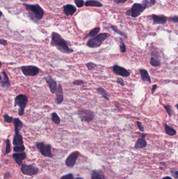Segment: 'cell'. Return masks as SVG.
Masks as SVG:
<instances>
[{"instance_id": "8d00e7d4", "label": "cell", "mask_w": 178, "mask_h": 179, "mask_svg": "<svg viewBox=\"0 0 178 179\" xmlns=\"http://www.w3.org/2000/svg\"><path fill=\"white\" fill-rule=\"evenodd\" d=\"M61 179H74L72 174H67L61 177Z\"/></svg>"}, {"instance_id": "6da1fadb", "label": "cell", "mask_w": 178, "mask_h": 179, "mask_svg": "<svg viewBox=\"0 0 178 179\" xmlns=\"http://www.w3.org/2000/svg\"><path fill=\"white\" fill-rule=\"evenodd\" d=\"M50 46L55 47L61 53L65 54H70L74 52L73 49L69 46L67 41L60 34L54 31L51 34Z\"/></svg>"}, {"instance_id": "f6af8a7d", "label": "cell", "mask_w": 178, "mask_h": 179, "mask_svg": "<svg viewBox=\"0 0 178 179\" xmlns=\"http://www.w3.org/2000/svg\"><path fill=\"white\" fill-rule=\"evenodd\" d=\"M172 173L173 174V176H175L176 179H178V170L175 171H172Z\"/></svg>"}, {"instance_id": "d4e9b609", "label": "cell", "mask_w": 178, "mask_h": 179, "mask_svg": "<svg viewBox=\"0 0 178 179\" xmlns=\"http://www.w3.org/2000/svg\"><path fill=\"white\" fill-rule=\"evenodd\" d=\"M165 132L167 135L169 136H174L177 134V131L174 128H172L171 126L168 125L167 124H165L164 126Z\"/></svg>"}, {"instance_id": "f5cc1de1", "label": "cell", "mask_w": 178, "mask_h": 179, "mask_svg": "<svg viewBox=\"0 0 178 179\" xmlns=\"http://www.w3.org/2000/svg\"><path fill=\"white\" fill-rule=\"evenodd\" d=\"M1 79H2V77H1V74H0V81L1 80Z\"/></svg>"}, {"instance_id": "44dd1931", "label": "cell", "mask_w": 178, "mask_h": 179, "mask_svg": "<svg viewBox=\"0 0 178 179\" xmlns=\"http://www.w3.org/2000/svg\"><path fill=\"white\" fill-rule=\"evenodd\" d=\"M13 144L15 146H20L23 145V138L22 136L20 133L18 134H15L13 139Z\"/></svg>"}, {"instance_id": "30bf717a", "label": "cell", "mask_w": 178, "mask_h": 179, "mask_svg": "<svg viewBox=\"0 0 178 179\" xmlns=\"http://www.w3.org/2000/svg\"><path fill=\"white\" fill-rule=\"evenodd\" d=\"M79 155V153L78 151H75L70 154L65 161V165L67 167H70V168L74 167V166L75 165L77 160L78 159Z\"/></svg>"}, {"instance_id": "d6986e66", "label": "cell", "mask_w": 178, "mask_h": 179, "mask_svg": "<svg viewBox=\"0 0 178 179\" xmlns=\"http://www.w3.org/2000/svg\"><path fill=\"white\" fill-rule=\"evenodd\" d=\"M147 142L145 140V135L144 134H141V138L137 140L135 145V148L136 149H141L144 148L147 146Z\"/></svg>"}, {"instance_id": "ab89813d", "label": "cell", "mask_w": 178, "mask_h": 179, "mask_svg": "<svg viewBox=\"0 0 178 179\" xmlns=\"http://www.w3.org/2000/svg\"><path fill=\"white\" fill-rule=\"evenodd\" d=\"M83 83V81L81 80H76L73 82V84H74L75 85H80Z\"/></svg>"}, {"instance_id": "1f68e13d", "label": "cell", "mask_w": 178, "mask_h": 179, "mask_svg": "<svg viewBox=\"0 0 178 179\" xmlns=\"http://www.w3.org/2000/svg\"><path fill=\"white\" fill-rule=\"evenodd\" d=\"M3 118H4V122H5L6 123H11L13 122V118L12 116H9L7 114H5L4 115Z\"/></svg>"}, {"instance_id": "c3c4849f", "label": "cell", "mask_w": 178, "mask_h": 179, "mask_svg": "<svg viewBox=\"0 0 178 179\" xmlns=\"http://www.w3.org/2000/svg\"><path fill=\"white\" fill-rule=\"evenodd\" d=\"M162 179H172V178H171L170 176H164V178H162Z\"/></svg>"}, {"instance_id": "4dcf8cb0", "label": "cell", "mask_w": 178, "mask_h": 179, "mask_svg": "<svg viewBox=\"0 0 178 179\" xmlns=\"http://www.w3.org/2000/svg\"><path fill=\"white\" fill-rule=\"evenodd\" d=\"M5 154H8L11 152V145L10 141L7 139L5 141Z\"/></svg>"}, {"instance_id": "3957f363", "label": "cell", "mask_w": 178, "mask_h": 179, "mask_svg": "<svg viewBox=\"0 0 178 179\" xmlns=\"http://www.w3.org/2000/svg\"><path fill=\"white\" fill-rule=\"evenodd\" d=\"M151 6L152 5L148 0H143L142 4L134 3L131 9L126 11V15L133 18H137L140 16L146 9Z\"/></svg>"}, {"instance_id": "ffe728a7", "label": "cell", "mask_w": 178, "mask_h": 179, "mask_svg": "<svg viewBox=\"0 0 178 179\" xmlns=\"http://www.w3.org/2000/svg\"><path fill=\"white\" fill-rule=\"evenodd\" d=\"M13 122L15 127V134H18L20 133V130L22 129L24 124L20 120L19 118H14Z\"/></svg>"}, {"instance_id": "83f0119b", "label": "cell", "mask_w": 178, "mask_h": 179, "mask_svg": "<svg viewBox=\"0 0 178 179\" xmlns=\"http://www.w3.org/2000/svg\"><path fill=\"white\" fill-rule=\"evenodd\" d=\"M52 120L53 123L56 125H58L61 122L60 118H59L58 115L56 112H53L52 114Z\"/></svg>"}, {"instance_id": "681fc988", "label": "cell", "mask_w": 178, "mask_h": 179, "mask_svg": "<svg viewBox=\"0 0 178 179\" xmlns=\"http://www.w3.org/2000/svg\"><path fill=\"white\" fill-rule=\"evenodd\" d=\"M2 15H3V13L2 12V11H1V10H0V18L2 16Z\"/></svg>"}, {"instance_id": "bcb514c9", "label": "cell", "mask_w": 178, "mask_h": 179, "mask_svg": "<svg viewBox=\"0 0 178 179\" xmlns=\"http://www.w3.org/2000/svg\"><path fill=\"white\" fill-rule=\"evenodd\" d=\"M157 85H156V84H154L153 87H152V94H153L154 92H155V90H156V89H157Z\"/></svg>"}, {"instance_id": "e0dca14e", "label": "cell", "mask_w": 178, "mask_h": 179, "mask_svg": "<svg viewBox=\"0 0 178 179\" xmlns=\"http://www.w3.org/2000/svg\"><path fill=\"white\" fill-rule=\"evenodd\" d=\"M63 8V12L67 16H72L77 10L75 6L71 4H68L64 5Z\"/></svg>"}, {"instance_id": "52a82bcc", "label": "cell", "mask_w": 178, "mask_h": 179, "mask_svg": "<svg viewBox=\"0 0 178 179\" xmlns=\"http://www.w3.org/2000/svg\"><path fill=\"white\" fill-rule=\"evenodd\" d=\"M78 116L81 118V120L83 122H90V121L94 120L95 118V113L92 111L87 110V109H82L78 111Z\"/></svg>"}, {"instance_id": "484cf974", "label": "cell", "mask_w": 178, "mask_h": 179, "mask_svg": "<svg viewBox=\"0 0 178 179\" xmlns=\"http://www.w3.org/2000/svg\"><path fill=\"white\" fill-rule=\"evenodd\" d=\"M97 91L99 94H100V95L102 96L103 98H105V100L108 101L109 100L108 94L106 90L104 89L103 87H98L97 89Z\"/></svg>"}, {"instance_id": "cb8c5ba5", "label": "cell", "mask_w": 178, "mask_h": 179, "mask_svg": "<svg viewBox=\"0 0 178 179\" xmlns=\"http://www.w3.org/2000/svg\"><path fill=\"white\" fill-rule=\"evenodd\" d=\"M105 176L102 171L94 170L92 171L91 179H105Z\"/></svg>"}, {"instance_id": "f1b7e54d", "label": "cell", "mask_w": 178, "mask_h": 179, "mask_svg": "<svg viewBox=\"0 0 178 179\" xmlns=\"http://www.w3.org/2000/svg\"><path fill=\"white\" fill-rule=\"evenodd\" d=\"M111 28L112 30L113 31H114L115 33L120 35L121 36L124 37L126 39L127 38V35H126L124 33H123L122 31H120V30H119L116 27H115L114 26L111 25Z\"/></svg>"}, {"instance_id": "7bdbcfd3", "label": "cell", "mask_w": 178, "mask_h": 179, "mask_svg": "<svg viewBox=\"0 0 178 179\" xmlns=\"http://www.w3.org/2000/svg\"><path fill=\"white\" fill-rule=\"evenodd\" d=\"M0 44L3 46H6L7 45V42L5 39H0Z\"/></svg>"}, {"instance_id": "603a6c76", "label": "cell", "mask_w": 178, "mask_h": 179, "mask_svg": "<svg viewBox=\"0 0 178 179\" xmlns=\"http://www.w3.org/2000/svg\"><path fill=\"white\" fill-rule=\"evenodd\" d=\"M139 72H140V75L141 76L142 80L143 81L147 82L149 83L152 82L150 76L149 75V73L147 70L145 69H141L139 70Z\"/></svg>"}, {"instance_id": "60d3db41", "label": "cell", "mask_w": 178, "mask_h": 179, "mask_svg": "<svg viewBox=\"0 0 178 179\" xmlns=\"http://www.w3.org/2000/svg\"><path fill=\"white\" fill-rule=\"evenodd\" d=\"M113 2L115 4H122V3H124L128 1V0H113Z\"/></svg>"}, {"instance_id": "277c9868", "label": "cell", "mask_w": 178, "mask_h": 179, "mask_svg": "<svg viewBox=\"0 0 178 179\" xmlns=\"http://www.w3.org/2000/svg\"><path fill=\"white\" fill-rule=\"evenodd\" d=\"M109 36V35L106 33L98 34L95 36L92 37V38H90L87 41V46L91 48L99 47Z\"/></svg>"}, {"instance_id": "d6a6232c", "label": "cell", "mask_w": 178, "mask_h": 179, "mask_svg": "<svg viewBox=\"0 0 178 179\" xmlns=\"http://www.w3.org/2000/svg\"><path fill=\"white\" fill-rule=\"evenodd\" d=\"M164 109L166 111L167 113L168 114V115L169 116V117L171 116V115L173 114V110L171 109V107L170 105H164Z\"/></svg>"}, {"instance_id": "816d5d0a", "label": "cell", "mask_w": 178, "mask_h": 179, "mask_svg": "<svg viewBox=\"0 0 178 179\" xmlns=\"http://www.w3.org/2000/svg\"><path fill=\"white\" fill-rule=\"evenodd\" d=\"M1 66H2V62H1V60H0V68L1 67Z\"/></svg>"}, {"instance_id": "4316f807", "label": "cell", "mask_w": 178, "mask_h": 179, "mask_svg": "<svg viewBox=\"0 0 178 179\" xmlns=\"http://www.w3.org/2000/svg\"><path fill=\"white\" fill-rule=\"evenodd\" d=\"M100 31V27H97V28H94L92 30L89 34H88L87 36H85L84 38V39H86L88 37H92L95 36L96 35H97V34L99 33Z\"/></svg>"}, {"instance_id": "8992f818", "label": "cell", "mask_w": 178, "mask_h": 179, "mask_svg": "<svg viewBox=\"0 0 178 179\" xmlns=\"http://www.w3.org/2000/svg\"><path fill=\"white\" fill-rule=\"evenodd\" d=\"M36 146L42 156L50 158H53V154L51 151L52 147L50 145L46 144L43 142H40L37 143Z\"/></svg>"}, {"instance_id": "8fae6325", "label": "cell", "mask_w": 178, "mask_h": 179, "mask_svg": "<svg viewBox=\"0 0 178 179\" xmlns=\"http://www.w3.org/2000/svg\"><path fill=\"white\" fill-rule=\"evenodd\" d=\"M112 71L115 74L121 76L122 77L127 78L130 75V73L128 70H126L124 68L116 64L113 66Z\"/></svg>"}, {"instance_id": "d590c367", "label": "cell", "mask_w": 178, "mask_h": 179, "mask_svg": "<svg viewBox=\"0 0 178 179\" xmlns=\"http://www.w3.org/2000/svg\"><path fill=\"white\" fill-rule=\"evenodd\" d=\"M86 66L88 68V70H92L97 66V64H95L94 63H92V62H89V63L87 64Z\"/></svg>"}, {"instance_id": "ba28073f", "label": "cell", "mask_w": 178, "mask_h": 179, "mask_svg": "<svg viewBox=\"0 0 178 179\" xmlns=\"http://www.w3.org/2000/svg\"><path fill=\"white\" fill-rule=\"evenodd\" d=\"M21 70L23 74L26 76L35 77L39 73V69L35 66H23L21 67Z\"/></svg>"}, {"instance_id": "9c48e42d", "label": "cell", "mask_w": 178, "mask_h": 179, "mask_svg": "<svg viewBox=\"0 0 178 179\" xmlns=\"http://www.w3.org/2000/svg\"><path fill=\"white\" fill-rule=\"evenodd\" d=\"M22 172L25 175L33 176L36 175L38 174L39 169L35 165H26V164H22L21 167Z\"/></svg>"}, {"instance_id": "7dc6e473", "label": "cell", "mask_w": 178, "mask_h": 179, "mask_svg": "<svg viewBox=\"0 0 178 179\" xmlns=\"http://www.w3.org/2000/svg\"><path fill=\"white\" fill-rule=\"evenodd\" d=\"M156 0H149V3H150L152 6L155 5V4L156 3Z\"/></svg>"}, {"instance_id": "5bb4252c", "label": "cell", "mask_w": 178, "mask_h": 179, "mask_svg": "<svg viewBox=\"0 0 178 179\" xmlns=\"http://www.w3.org/2000/svg\"><path fill=\"white\" fill-rule=\"evenodd\" d=\"M56 102L57 104L60 105L64 100V95L61 84H59L56 91Z\"/></svg>"}, {"instance_id": "74e56055", "label": "cell", "mask_w": 178, "mask_h": 179, "mask_svg": "<svg viewBox=\"0 0 178 179\" xmlns=\"http://www.w3.org/2000/svg\"><path fill=\"white\" fill-rule=\"evenodd\" d=\"M169 20L173 23H175V24H177L178 23V16L177 15H175L173 17H170L169 18Z\"/></svg>"}, {"instance_id": "f35d334b", "label": "cell", "mask_w": 178, "mask_h": 179, "mask_svg": "<svg viewBox=\"0 0 178 179\" xmlns=\"http://www.w3.org/2000/svg\"><path fill=\"white\" fill-rule=\"evenodd\" d=\"M137 124L139 130L142 132H144V128L143 127V126L142 125V123L141 122H139V121H137Z\"/></svg>"}, {"instance_id": "ee69618b", "label": "cell", "mask_w": 178, "mask_h": 179, "mask_svg": "<svg viewBox=\"0 0 178 179\" xmlns=\"http://www.w3.org/2000/svg\"><path fill=\"white\" fill-rule=\"evenodd\" d=\"M11 177V175L9 172H6L5 175H4V179H9Z\"/></svg>"}, {"instance_id": "4fadbf2b", "label": "cell", "mask_w": 178, "mask_h": 179, "mask_svg": "<svg viewBox=\"0 0 178 179\" xmlns=\"http://www.w3.org/2000/svg\"><path fill=\"white\" fill-rule=\"evenodd\" d=\"M152 17L153 20V25H164L167 22V17L164 15L153 14Z\"/></svg>"}, {"instance_id": "ac0fdd59", "label": "cell", "mask_w": 178, "mask_h": 179, "mask_svg": "<svg viewBox=\"0 0 178 179\" xmlns=\"http://www.w3.org/2000/svg\"><path fill=\"white\" fill-rule=\"evenodd\" d=\"M3 78L0 81V85L4 89H8L11 87V83L8 78V76L5 71H3L2 72Z\"/></svg>"}, {"instance_id": "5b68a950", "label": "cell", "mask_w": 178, "mask_h": 179, "mask_svg": "<svg viewBox=\"0 0 178 179\" xmlns=\"http://www.w3.org/2000/svg\"><path fill=\"white\" fill-rule=\"evenodd\" d=\"M28 101V97L25 94H21L20 95H17L15 98L14 107H16L17 106L19 107L18 111V115L22 116L24 115V112H25V108L27 106Z\"/></svg>"}, {"instance_id": "b9f144b4", "label": "cell", "mask_w": 178, "mask_h": 179, "mask_svg": "<svg viewBox=\"0 0 178 179\" xmlns=\"http://www.w3.org/2000/svg\"><path fill=\"white\" fill-rule=\"evenodd\" d=\"M117 82L118 83L120 84L121 85H122V86H123V85H124V81H123V80L122 79L120 78H118L117 80Z\"/></svg>"}, {"instance_id": "7a4b0ae2", "label": "cell", "mask_w": 178, "mask_h": 179, "mask_svg": "<svg viewBox=\"0 0 178 179\" xmlns=\"http://www.w3.org/2000/svg\"><path fill=\"white\" fill-rule=\"evenodd\" d=\"M22 5L25 6V9L28 12L29 16L31 20L35 23L42 20L45 14V11L39 4H28L23 3Z\"/></svg>"}, {"instance_id": "e575fe53", "label": "cell", "mask_w": 178, "mask_h": 179, "mask_svg": "<svg viewBox=\"0 0 178 179\" xmlns=\"http://www.w3.org/2000/svg\"><path fill=\"white\" fill-rule=\"evenodd\" d=\"M74 2L77 7H78V8H80L83 7L84 5V1L83 0H74Z\"/></svg>"}, {"instance_id": "f546056e", "label": "cell", "mask_w": 178, "mask_h": 179, "mask_svg": "<svg viewBox=\"0 0 178 179\" xmlns=\"http://www.w3.org/2000/svg\"><path fill=\"white\" fill-rule=\"evenodd\" d=\"M25 150V146L24 145L20 146H15L13 148V151L16 153H20L24 152Z\"/></svg>"}, {"instance_id": "7402d4cb", "label": "cell", "mask_w": 178, "mask_h": 179, "mask_svg": "<svg viewBox=\"0 0 178 179\" xmlns=\"http://www.w3.org/2000/svg\"><path fill=\"white\" fill-rule=\"evenodd\" d=\"M84 5L86 6H92V7H96V8H100L103 6L102 3L96 0L86 1L84 3Z\"/></svg>"}, {"instance_id": "9a60e30c", "label": "cell", "mask_w": 178, "mask_h": 179, "mask_svg": "<svg viewBox=\"0 0 178 179\" xmlns=\"http://www.w3.org/2000/svg\"><path fill=\"white\" fill-rule=\"evenodd\" d=\"M151 58H150V64L153 67H158L160 66L161 65V62L159 59L158 53L155 51H153L151 53Z\"/></svg>"}, {"instance_id": "836d02e7", "label": "cell", "mask_w": 178, "mask_h": 179, "mask_svg": "<svg viewBox=\"0 0 178 179\" xmlns=\"http://www.w3.org/2000/svg\"><path fill=\"white\" fill-rule=\"evenodd\" d=\"M121 40V45H120V51L122 53H124L126 52V46H125L124 43L123 41V39L122 38H120Z\"/></svg>"}, {"instance_id": "f907efd6", "label": "cell", "mask_w": 178, "mask_h": 179, "mask_svg": "<svg viewBox=\"0 0 178 179\" xmlns=\"http://www.w3.org/2000/svg\"><path fill=\"white\" fill-rule=\"evenodd\" d=\"M75 179H84L83 178H81V177H79V178H76Z\"/></svg>"}, {"instance_id": "7c38bea8", "label": "cell", "mask_w": 178, "mask_h": 179, "mask_svg": "<svg viewBox=\"0 0 178 179\" xmlns=\"http://www.w3.org/2000/svg\"><path fill=\"white\" fill-rule=\"evenodd\" d=\"M45 79L47 83L49 85L50 92L52 94H54L56 93V90L58 87L56 81L55 80H54L52 78V77L50 75H48L47 76L45 77Z\"/></svg>"}, {"instance_id": "2e32d148", "label": "cell", "mask_w": 178, "mask_h": 179, "mask_svg": "<svg viewBox=\"0 0 178 179\" xmlns=\"http://www.w3.org/2000/svg\"><path fill=\"white\" fill-rule=\"evenodd\" d=\"M13 158L14 161L18 165H22V162L27 158V155L24 152L13 154Z\"/></svg>"}]
</instances>
